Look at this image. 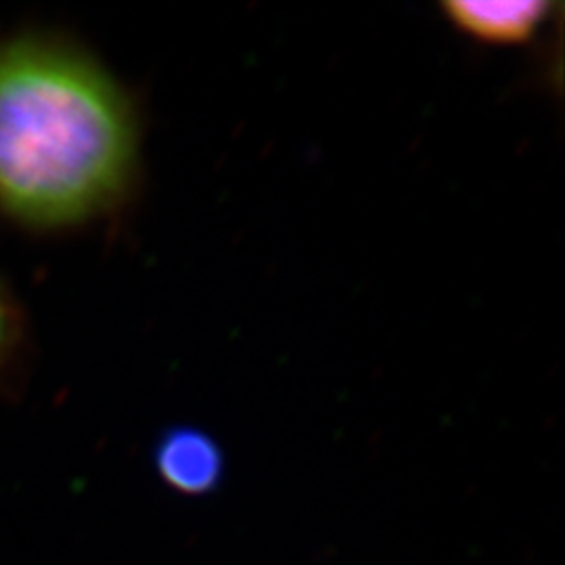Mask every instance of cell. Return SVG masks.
<instances>
[{"mask_svg": "<svg viewBox=\"0 0 565 565\" xmlns=\"http://www.w3.org/2000/svg\"><path fill=\"white\" fill-rule=\"evenodd\" d=\"M553 4L543 0L520 2H445L446 20L467 36L488 44H522L530 41L551 15Z\"/></svg>", "mask_w": 565, "mask_h": 565, "instance_id": "3957f363", "label": "cell"}, {"mask_svg": "<svg viewBox=\"0 0 565 565\" xmlns=\"http://www.w3.org/2000/svg\"><path fill=\"white\" fill-rule=\"evenodd\" d=\"M139 158L135 102L95 53L46 28L0 36V221L46 235L109 218Z\"/></svg>", "mask_w": 565, "mask_h": 565, "instance_id": "6da1fadb", "label": "cell"}, {"mask_svg": "<svg viewBox=\"0 0 565 565\" xmlns=\"http://www.w3.org/2000/svg\"><path fill=\"white\" fill-rule=\"evenodd\" d=\"M25 338V319L13 291L0 282V380L13 366Z\"/></svg>", "mask_w": 565, "mask_h": 565, "instance_id": "277c9868", "label": "cell"}, {"mask_svg": "<svg viewBox=\"0 0 565 565\" xmlns=\"http://www.w3.org/2000/svg\"><path fill=\"white\" fill-rule=\"evenodd\" d=\"M153 465L163 484L186 497H203L223 484L224 452L214 436L191 425L166 429L153 446Z\"/></svg>", "mask_w": 565, "mask_h": 565, "instance_id": "7a4b0ae2", "label": "cell"}]
</instances>
